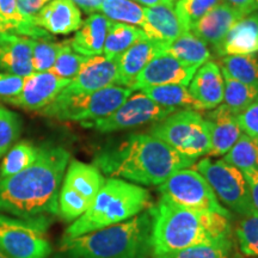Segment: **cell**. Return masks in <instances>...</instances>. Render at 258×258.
<instances>
[{
  "instance_id": "7bdbcfd3",
  "label": "cell",
  "mask_w": 258,
  "mask_h": 258,
  "mask_svg": "<svg viewBox=\"0 0 258 258\" xmlns=\"http://www.w3.org/2000/svg\"><path fill=\"white\" fill-rule=\"evenodd\" d=\"M243 173L247 182V185H249L251 202H252L256 212H258V169L245 171Z\"/></svg>"
},
{
  "instance_id": "f6af8a7d",
  "label": "cell",
  "mask_w": 258,
  "mask_h": 258,
  "mask_svg": "<svg viewBox=\"0 0 258 258\" xmlns=\"http://www.w3.org/2000/svg\"><path fill=\"white\" fill-rule=\"evenodd\" d=\"M72 2L82 9L85 14H93V12L99 11L104 0H72Z\"/></svg>"
},
{
  "instance_id": "74e56055",
  "label": "cell",
  "mask_w": 258,
  "mask_h": 258,
  "mask_svg": "<svg viewBox=\"0 0 258 258\" xmlns=\"http://www.w3.org/2000/svg\"><path fill=\"white\" fill-rule=\"evenodd\" d=\"M62 42L51 40H34L32 44V67L34 72H48L55 62Z\"/></svg>"
},
{
  "instance_id": "ab89813d",
  "label": "cell",
  "mask_w": 258,
  "mask_h": 258,
  "mask_svg": "<svg viewBox=\"0 0 258 258\" xmlns=\"http://www.w3.org/2000/svg\"><path fill=\"white\" fill-rule=\"evenodd\" d=\"M237 121L244 134L258 140V99L237 115Z\"/></svg>"
},
{
  "instance_id": "52a82bcc",
  "label": "cell",
  "mask_w": 258,
  "mask_h": 258,
  "mask_svg": "<svg viewBox=\"0 0 258 258\" xmlns=\"http://www.w3.org/2000/svg\"><path fill=\"white\" fill-rule=\"evenodd\" d=\"M150 134L177 152L191 159L208 156L211 150L209 125L205 116L191 109L177 110L151 128Z\"/></svg>"
},
{
  "instance_id": "681fc988",
  "label": "cell",
  "mask_w": 258,
  "mask_h": 258,
  "mask_svg": "<svg viewBox=\"0 0 258 258\" xmlns=\"http://www.w3.org/2000/svg\"><path fill=\"white\" fill-rule=\"evenodd\" d=\"M256 2V5H257V9H258V0H254Z\"/></svg>"
},
{
  "instance_id": "7c38bea8",
  "label": "cell",
  "mask_w": 258,
  "mask_h": 258,
  "mask_svg": "<svg viewBox=\"0 0 258 258\" xmlns=\"http://www.w3.org/2000/svg\"><path fill=\"white\" fill-rule=\"evenodd\" d=\"M175 111H177V109L165 108L157 104L140 91L132 93L120 108L116 109L106 117L83 122L80 124L101 133H111V132L124 131L147 123H157Z\"/></svg>"
},
{
  "instance_id": "83f0119b",
  "label": "cell",
  "mask_w": 258,
  "mask_h": 258,
  "mask_svg": "<svg viewBox=\"0 0 258 258\" xmlns=\"http://www.w3.org/2000/svg\"><path fill=\"white\" fill-rule=\"evenodd\" d=\"M146 37L143 29L135 25L112 22L106 35L103 54L108 59H118L129 47Z\"/></svg>"
},
{
  "instance_id": "7a4b0ae2",
  "label": "cell",
  "mask_w": 258,
  "mask_h": 258,
  "mask_svg": "<svg viewBox=\"0 0 258 258\" xmlns=\"http://www.w3.org/2000/svg\"><path fill=\"white\" fill-rule=\"evenodd\" d=\"M194 163L151 134L129 135L108 145L93 159V165L103 175L138 185H160L177 170Z\"/></svg>"
},
{
  "instance_id": "cb8c5ba5",
  "label": "cell",
  "mask_w": 258,
  "mask_h": 258,
  "mask_svg": "<svg viewBox=\"0 0 258 258\" xmlns=\"http://www.w3.org/2000/svg\"><path fill=\"white\" fill-rule=\"evenodd\" d=\"M110 24L111 21L104 15H90L71 40L72 49L83 56L101 55Z\"/></svg>"
},
{
  "instance_id": "c3c4849f",
  "label": "cell",
  "mask_w": 258,
  "mask_h": 258,
  "mask_svg": "<svg viewBox=\"0 0 258 258\" xmlns=\"http://www.w3.org/2000/svg\"><path fill=\"white\" fill-rule=\"evenodd\" d=\"M0 258H11V257H10V256H9V254L5 252V251H4V250H3V249H2V247H0Z\"/></svg>"
},
{
  "instance_id": "30bf717a",
  "label": "cell",
  "mask_w": 258,
  "mask_h": 258,
  "mask_svg": "<svg viewBox=\"0 0 258 258\" xmlns=\"http://www.w3.org/2000/svg\"><path fill=\"white\" fill-rule=\"evenodd\" d=\"M195 170L205 177L222 206L240 217L256 212L251 202L249 185L244 173L224 160L203 158Z\"/></svg>"
},
{
  "instance_id": "9a60e30c",
  "label": "cell",
  "mask_w": 258,
  "mask_h": 258,
  "mask_svg": "<svg viewBox=\"0 0 258 258\" xmlns=\"http://www.w3.org/2000/svg\"><path fill=\"white\" fill-rule=\"evenodd\" d=\"M115 85H120L117 59L98 55L89 57L80 72L63 90L74 93L95 92Z\"/></svg>"
},
{
  "instance_id": "4fadbf2b",
  "label": "cell",
  "mask_w": 258,
  "mask_h": 258,
  "mask_svg": "<svg viewBox=\"0 0 258 258\" xmlns=\"http://www.w3.org/2000/svg\"><path fill=\"white\" fill-rule=\"evenodd\" d=\"M70 82L71 79L60 78L49 71L34 72L24 78L22 92L14 98L6 99V102L25 110H43L60 95Z\"/></svg>"
},
{
  "instance_id": "484cf974",
  "label": "cell",
  "mask_w": 258,
  "mask_h": 258,
  "mask_svg": "<svg viewBox=\"0 0 258 258\" xmlns=\"http://www.w3.org/2000/svg\"><path fill=\"white\" fill-rule=\"evenodd\" d=\"M145 93L148 98L152 99L157 104L165 108L173 109H191L196 111H205L202 105L194 98L189 89L184 85H177V84H171V85H159V86H150L140 90Z\"/></svg>"
},
{
  "instance_id": "d590c367",
  "label": "cell",
  "mask_w": 258,
  "mask_h": 258,
  "mask_svg": "<svg viewBox=\"0 0 258 258\" xmlns=\"http://www.w3.org/2000/svg\"><path fill=\"white\" fill-rule=\"evenodd\" d=\"M88 59V56L80 55L72 49L71 40H64L62 47L57 54L55 62H54L49 72L60 77V78L73 79L80 72Z\"/></svg>"
},
{
  "instance_id": "4dcf8cb0",
  "label": "cell",
  "mask_w": 258,
  "mask_h": 258,
  "mask_svg": "<svg viewBox=\"0 0 258 258\" xmlns=\"http://www.w3.org/2000/svg\"><path fill=\"white\" fill-rule=\"evenodd\" d=\"M221 67L222 76L250 85H258V56L256 54L224 56Z\"/></svg>"
},
{
  "instance_id": "d4e9b609",
  "label": "cell",
  "mask_w": 258,
  "mask_h": 258,
  "mask_svg": "<svg viewBox=\"0 0 258 258\" xmlns=\"http://www.w3.org/2000/svg\"><path fill=\"white\" fill-rule=\"evenodd\" d=\"M0 18L6 25L8 32L34 40H53V35L29 21L19 11L16 0H0Z\"/></svg>"
},
{
  "instance_id": "f35d334b",
  "label": "cell",
  "mask_w": 258,
  "mask_h": 258,
  "mask_svg": "<svg viewBox=\"0 0 258 258\" xmlns=\"http://www.w3.org/2000/svg\"><path fill=\"white\" fill-rule=\"evenodd\" d=\"M21 134V120L18 115L0 105V158L14 146Z\"/></svg>"
},
{
  "instance_id": "e0dca14e",
  "label": "cell",
  "mask_w": 258,
  "mask_h": 258,
  "mask_svg": "<svg viewBox=\"0 0 258 258\" xmlns=\"http://www.w3.org/2000/svg\"><path fill=\"white\" fill-rule=\"evenodd\" d=\"M245 16L246 15L232 8L227 3L221 2L207 15L203 16L198 23L190 29V31L217 49L231 28Z\"/></svg>"
},
{
  "instance_id": "8fae6325",
  "label": "cell",
  "mask_w": 258,
  "mask_h": 258,
  "mask_svg": "<svg viewBox=\"0 0 258 258\" xmlns=\"http://www.w3.org/2000/svg\"><path fill=\"white\" fill-rule=\"evenodd\" d=\"M161 198L184 207L224 215L232 219L231 212L219 201L212 186L201 173L185 167L173 172L158 185Z\"/></svg>"
},
{
  "instance_id": "1f68e13d",
  "label": "cell",
  "mask_w": 258,
  "mask_h": 258,
  "mask_svg": "<svg viewBox=\"0 0 258 258\" xmlns=\"http://www.w3.org/2000/svg\"><path fill=\"white\" fill-rule=\"evenodd\" d=\"M99 11L118 23L143 27L145 22V8L133 0H104Z\"/></svg>"
},
{
  "instance_id": "3957f363",
  "label": "cell",
  "mask_w": 258,
  "mask_h": 258,
  "mask_svg": "<svg viewBox=\"0 0 258 258\" xmlns=\"http://www.w3.org/2000/svg\"><path fill=\"white\" fill-rule=\"evenodd\" d=\"M150 211L152 254L175 252L233 237L231 219L217 213L191 209L164 198L156 206H151Z\"/></svg>"
},
{
  "instance_id": "9c48e42d",
  "label": "cell",
  "mask_w": 258,
  "mask_h": 258,
  "mask_svg": "<svg viewBox=\"0 0 258 258\" xmlns=\"http://www.w3.org/2000/svg\"><path fill=\"white\" fill-rule=\"evenodd\" d=\"M105 179V176L93 164L71 161L60 188L57 215L70 222L82 217L91 206Z\"/></svg>"
},
{
  "instance_id": "6da1fadb",
  "label": "cell",
  "mask_w": 258,
  "mask_h": 258,
  "mask_svg": "<svg viewBox=\"0 0 258 258\" xmlns=\"http://www.w3.org/2000/svg\"><path fill=\"white\" fill-rule=\"evenodd\" d=\"M70 158L62 147H40L30 166L0 178V213L22 219L59 214V192Z\"/></svg>"
},
{
  "instance_id": "ba28073f",
  "label": "cell",
  "mask_w": 258,
  "mask_h": 258,
  "mask_svg": "<svg viewBox=\"0 0 258 258\" xmlns=\"http://www.w3.org/2000/svg\"><path fill=\"white\" fill-rule=\"evenodd\" d=\"M50 218L22 219L0 213V247L11 258H48Z\"/></svg>"
},
{
  "instance_id": "d6986e66",
  "label": "cell",
  "mask_w": 258,
  "mask_h": 258,
  "mask_svg": "<svg viewBox=\"0 0 258 258\" xmlns=\"http://www.w3.org/2000/svg\"><path fill=\"white\" fill-rule=\"evenodd\" d=\"M32 44L34 38L0 32V69L24 78L34 73Z\"/></svg>"
},
{
  "instance_id": "603a6c76",
  "label": "cell",
  "mask_w": 258,
  "mask_h": 258,
  "mask_svg": "<svg viewBox=\"0 0 258 258\" xmlns=\"http://www.w3.org/2000/svg\"><path fill=\"white\" fill-rule=\"evenodd\" d=\"M215 50L220 56L256 54L258 51V12L246 15L238 21Z\"/></svg>"
},
{
  "instance_id": "bcb514c9",
  "label": "cell",
  "mask_w": 258,
  "mask_h": 258,
  "mask_svg": "<svg viewBox=\"0 0 258 258\" xmlns=\"http://www.w3.org/2000/svg\"><path fill=\"white\" fill-rule=\"evenodd\" d=\"M133 2L138 3V4L146 6V8H151V6L157 5H171L175 6L176 0H133Z\"/></svg>"
},
{
  "instance_id": "b9f144b4",
  "label": "cell",
  "mask_w": 258,
  "mask_h": 258,
  "mask_svg": "<svg viewBox=\"0 0 258 258\" xmlns=\"http://www.w3.org/2000/svg\"><path fill=\"white\" fill-rule=\"evenodd\" d=\"M48 2H49V0H16L21 14L23 15L25 18L29 19V21L32 22H35L37 14ZM35 23H36V22H35Z\"/></svg>"
},
{
  "instance_id": "f1b7e54d",
  "label": "cell",
  "mask_w": 258,
  "mask_h": 258,
  "mask_svg": "<svg viewBox=\"0 0 258 258\" xmlns=\"http://www.w3.org/2000/svg\"><path fill=\"white\" fill-rule=\"evenodd\" d=\"M152 258H243L233 237L218 243L201 244L175 252L152 254Z\"/></svg>"
},
{
  "instance_id": "f546056e",
  "label": "cell",
  "mask_w": 258,
  "mask_h": 258,
  "mask_svg": "<svg viewBox=\"0 0 258 258\" xmlns=\"http://www.w3.org/2000/svg\"><path fill=\"white\" fill-rule=\"evenodd\" d=\"M225 91L222 104L233 115H239L258 99V85H250L224 76Z\"/></svg>"
},
{
  "instance_id": "60d3db41",
  "label": "cell",
  "mask_w": 258,
  "mask_h": 258,
  "mask_svg": "<svg viewBox=\"0 0 258 258\" xmlns=\"http://www.w3.org/2000/svg\"><path fill=\"white\" fill-rule=\"evenodd\" d=\"M24 77L11 73H0V97L5 99L14 98L22 92Z\"/></svg>"
},
{
  "instance_id": "836d02e7",
  "label": "cell",
  "mask_w": 258,
  "mask_h": 258,
  "mask_svg": "<svg viewBox=\"0 0 258 258\" xmlns=\"http://www.w3.org/2000/svg\"><path fill=\"white\" fill-rule=\"evenodd\" d=\"M38 152H40V147L34 146L27 141L16 144L5 154L2 166H0V178L16 175L27 169L36 160Z\"/></svg>"
},
{
  "instance_id": "44dd1931",
  "label": "cell",
  "mask_w": 258,
  "mask_h": 258,
  "mask_svg": "<svg viewBox=\"0 0 258 258\" xmlns=\"http://www.w3.org/2000/svg\"><path fill=\"white\" fill-rule=\"evenodd\" d=\"M38 27L51 35H69L82 25L80 10L72 0L48 2L35 19Z\"/></svg>"
},
{
  "instance_id": "7dc6e473",
  "label": "cell",
  "mask_w": 258,
  "mask_h": 258,
  "mask_svg": "<svg viewBox=\"0 0 258 258\" xmlns=\"http://www.w3.org/2000/svg\"><path fill=\"white\" fill-rule=\"evenodd\" d=\"M0 32H8V30H6V25L4 22H3L2 18H0Z\"/></svg>"
},
{
  "instance_id": "e575fe53",
  "label": "cell",
  "mask_w": 258,
  "mask_h": 258,
  "mask_svg": "<svg viewBox=\"0 0 258 258\" xmlns=\"http://www.w3.org/2000/svg\"><path fill=\"white\" fill-rule=\"evenodd\" d=\"M234 234L240 252L246 257L258 258V212L243 217Z\"/></svg>"
},
{
  "instance_id": "7402d4cb",
  "label": "cell",
  "mask_w": 258,
  "mask_h": 258,
  "mask_svg": "<svg viewBox=\"0 0 258 258\" xmlns=\"http://www.w3.org/2000/svg\"><path fill=\"white\" fill-rule=\"evenodd\" d=\"M143 31L147 38L170 44L188 30L176 14L175 6L157 5L145 8Z\"/></svg>"
},
{
  "instance_id": "5b68a950",
  "label": "cell",
  "mask_w": 258,
  "mask_h": 258,
  "mask_svg": "<svg viewBox=\"0 0 258 258\" xmlns=\"http://www.w3.org/2000/svg\"><path fill=\"white\" fill-rule=\"evenodd\" d=\"M151 207V195L143 186L108 177L88 211L64 231L62 239L121 224Z\"/></svg>"
},
{
  "instance_id": "8992f818",
  "label": "cell",
  "mask_w": 258,
  "mask_h": 258,
  "mask_svg": "<svg viewBox=\"0 0 258 258\" xmlns=\"http://www.w3.org/2000/svg\"><path fill=\"white\" fill-rule=\"evenodd\" d=\"M132 93V89L117 85L95 92L74 93L62 90L60 95L42 110V114L60 121L80 123L95 121L112 114Z\"/></svg>"
},
{
  "instance_id": "5bb4252c",
  "label": "cell",
  "mask_w": 258,
  "mask_h": 258,
  "mask_svg": "<svg viewBox=\"0 0 258 258\" xmlns=\"http://www.w3.org/2000/svg\"><path fill=\"white\" fill-rule=\"evenodd\" d=\"M196 67L186 64L169 53H163L154 57L137 77L131 89L143 90L150 86L159 85H189Z\"/></svg>"
},
{
  "instance_id": "ee69618b",
  "label": "cell",
  "mask_w": 258,
  "mask_h": 258,
  "mask_svg": "<svg viewBox=\"0 0 258 258\" xmlns=\"http://www.w3.org/2000/svg\"><path fill=\"white\" fill-rule=\"evenodd\" d=\"M224 2L232 8L237 9L238 11L243 12L244 15H250L258 10L254 0H224Z\"/></svg>"
},
{
  "instance_id": "2e32d148",
  "label": "cell",
  "mask_w": 258,
  "mask_h": 258,
  "mask_svg": "<svg viewBox=\"0 0 258 258\" xmlns=\"http://www.w3.org/2000/svg\"><path fill=\"white\" fill-rule=\"evenodd\" d=\"M169 44L145 37L129 47L117 59L120 85L129 88L145 67L159 54L165 53Z\"/></svg>"
},
{
  "instance_id": "ffe728a7",
  "label": "cell",
  "mask_w": 258,
  "mask_h": 258,
  "mask_svg": "<svg viewBox=\"0 0 258 258\" xmlns=\"http://www.w3.org/2000/svg\"><path fill=\"white\" fill-rule=\"evenodd\" d=\"M205 118L208 122L211 134V150L208 156H225L243 134L237 116L231 114L224 104H220L206 114Z\"/></svg>"
},
{
  "instance_id": "ac0fdd59",
  "label": "cell",
  "mask_w": 258,
  "mask_h": 258,
  "mask_svg": "<svg viewBox=\"0 0 258 258\" xmlns=\"http://www.w3.org/2000/svg\"><path fill=\"white\" fill-rule=\"evenodd\" d=\"M189 91L202 105L203 110H213L224 101L225 80L215 61H207L200 66L189 84Z\"/></svg>"
},
{
  "instance_id": "4316f807",
  "label": "cell",
  "mask_w": 258,
  "mask_h": 258,
  "mask_svg": "<svg viewBox=\"0 0 258 258\" xmlns=\"http://www.w3.org/2000/svg\"><path fill=\"white\" fill-rule=\"evenodd\" d=\"M166 53L196 69L207 62L212 56L207 43L194 35L191 31L179 35L172 43L169 44Z\"/></svg>"
},
{
  "instance_id": "277c9868",
  "label": "cell",
  "mask_w": 258,
  "mask_h": 258,
  "mask_svg": "<svg viewBox=\"0 0 258 258\" xmlns=\"http://www.w3.org/2000/svg\"><path fill=\"white\" fill-rule=\"evenodd\" d=\"M150 208L121 224L62 239L56 258H152Z\"/></svg>"
},
{
  "instance_id": "d6a6232c",
  "label": "cell",
  "mask_w": 258,
  "mask_h": 258,
  "mask_svg": "<svg viewBox=\"0 0 258 258\" xmlns=\"http://www.w3.org/2000/svg\"><path fill=\"white\" fill-rule=\"evenodd\" d=\"M222 160L241 172L258 169V140L243 133Z\"/></svg>"
},
{
  "instance_id": "8d00e7d4",
  "label": "cell",
  "mask_w": 258,
  "mask_h": 258,
  "mask_svg": "<svg viewBox=\"0 0 258 258\" xmlns=\"http://www.w3.org/2000/svg\"><path fill=\"white\" fill-rule=\"evenodd\" d=\"M220 3L221 0H176L175 11L184 28L190 31L203 16Z\"/></svg>"
}]
</instances>
